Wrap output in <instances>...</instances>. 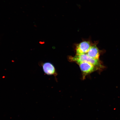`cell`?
<instances>
[{
  "label": "cell",
  "instance_id": "cell-1",
  "mask_svg": "<svg viewBox=\"0 0 120 120\" xmlns=\"http://www.w3.org/2000/svg\"><path fill=\"white\" fill-rule=\"evenodd\" d=\"M70 60L71 61H75L78 64L82 62H87L93 64L98 69L103 68V66L100 60L94 59L91 57L85 54H83L76 55L74 57L70 58Z\"/></svg>",
  "mask_w": 120,
  "mask_h": 120
},
{
  "label": "cell",
  "instance_id": "cell-2",
  "mask_svg": "<svg viewBox=\"0 0 120 120\" xmlns=\"http://www.w3.org/2000/svg\"><path fill=\"white\" fill-rule=\"evenodd\" d=\"M83 75V78L98 69L92 64L87 62H82L78 64Z\"/></svg>",
  "mask_w": 120,
  "mask_h": 120
},
{
  "label": "cell",
  "instance_id": "cell-3",
  "mask_svg": "<svg viewBox=\"0 0 120 120\" xmlns=\"http://www.w3.org/2000/svg\"><path fill=\"white\" fill-rule=\"evenodd\" d=\"M91 45L90 42L84 41L77 45L76 48V55L86 54L89 51Z\"/></svg>",
  "mask_w": 120,
  "mask_h": 120
},
{
  "label": "cell",
  "instance_id": "cell-4",
  "mask_svg": "<svg viewBox=\"0 0 120 120\" xmlns=\"http://www.w3.org/2000/svg\"><path fill=\"white\" fill-rule=\"evenodd\" d=\"M91 57L97 60H99L100 56L99 51L96 45H91L89 51L87 53Z\"/></svg>",
  "mask_w": 120,
  "mask_h": 120
},
{
  "label": "cell",
  "instance_id": "cell-5",
  "mask_svg": "<svg viewBox=\"0 0 120 120\" xmlns=\"http://www.w3.org/2000/svg\"><path fill=\"white\" fill-rule=\"evenodd\" d=\"M43 68L44 72L48 75H53L55 73V68L50 63H45L43 64Z\"/></svg>",
  "mask_w": 120,
  "mask_h": 120
}]
</instances>
